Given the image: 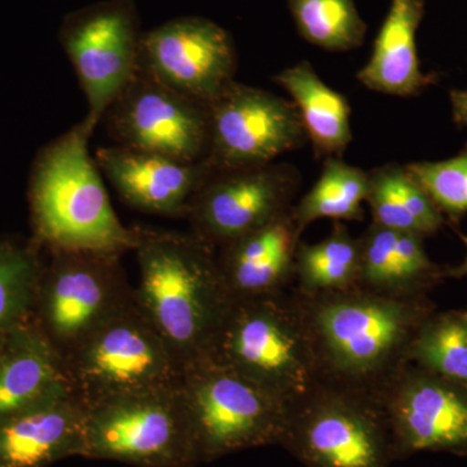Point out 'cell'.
Here are the masks:
<instances>
[{"mask_svg": "<svg viewBox=\"0 0 467 467\" xmlns=\"http://www.w3.org/2000/svg\"><path fill=\"white\" fill-rule=\"evenodd\" d=\"M325 383L378 399L409 364L420 326L436 310L429 296L399 299L361 290L301 295L292 290Z\"/></svg>", "mask_w": 467, "mask_h": 467, "instance_id": "1", "label": "cell"}, {"mask_svg": "<svg viewBox=\"0 0 467 467\" xmlns=\"http://www.w3.org/2000/svg\"><path fill=\"white\" fill-rule=\"evenodd\" d=\"M134 227L138 306L183 368L211 358L234 301L216 250L192 232Z\"/></svg>", "mask_w": 467, "mask_h": 467, "instance_id": "2", "label": "cell"}, {"mask_svg": "<svg viewBox=\"0 0 467 467\" xmlns=\"http://www.w3.org/2000/svg\"><path fill=\"white\" fill-rule=\"evenodd\" d=\"M85 122L45 147L30 177L34 241L46 250L134 251L135 227H126L110 204L97 161L88 153Z\"/></svg>", "mask_w": 467, "mask_h": 467, "instance_id": "3", "label": "cell"}, {"mask_svg": "<svg viewBox=\"0 0 467 467\" xmlns=\"http://www.w3.org/2000/svg\"><path fill=\"white\" fill-rule=\"evenodd\" d=\"M209 358L256 383L285 407L326 384L291 288L234 299Z\"/></svg>", "mask_w": 467, "mask_h": 467, "instance_id": "4", "label": "cell"}, {"mask_svg": "<svg viewBox=\"0 0 467 467\" xmlns=\"http://www.w3.org/2000/svg\"><path fill=\"white\" fill-rule=\"evenodd\" d=\"M84 404V459L135 467L199 465L180 383Z\"/></svg>", "mask_w": 467, "mask_h": 467, "instance_id": "5", "label": "cell"}, {"mask_svg": "<svg viewBox=\"0 0 467 467\" xmlns=\"http://www.w3.org/2000/svg\"><path fill=\"white\" fill-rule=\"evenodd\" d=\"M180 389L199 465L236 451L279 447L287 407L233 368L202 359L183 368Z\"/></svg>", "mask_w": 467, "mask_h": 467, "instance_id": "6", "label": "cell"}, {"mask_svg": "<svg viewBox=\"0 0 467 467\" xmlns=\"http://www.w3.org/2000/svg\"><path fill=\"white\" fill-rule=\"evenodd\" d=\"M279 447L304 467H391L396 461L377 399L330 384L287 407Z\"/></svg>", "mask_w": 467, "mask_h": 467, "instance_id": "7", "label": "cell"}, {"mask_svg": "<svg viewBox=\"0 0 467 467\" xmlns=\"http://www.w3.org/2000/svg\"><path fill=\"white\" fill-rule=\"evenodd\" d=\"M50 252L43 264L33 321L66 358L134 301L121 254L88 250Z\"/></svg>", "mask_w": 467, "mask_h": 467, "instance_id": "8", "label": "cell"}, {"mask_svg": "<svg viewBox=\"0 0 467 467\" xmlns=\"http://www.w3.org/2000/svg\"><path fill=\"white\" fill-rule=\"evenodd\" d=\"M64 361L73 391L84 402L174 386L183 371L135 296Z\"/></svg>", "mask_w": 467, "mask_h": 467, "instance_id": "9", "label": "cell"}, {"mask_svg": "<svg viewBox=\"0 0 467 467\" xmlns=\"http://www.w3.org/2000/svg\"><path fill=\"white\" fill-rule=\"evenodd\" d=\"M140 36L134 0H106L64 18L60 42L85 92L82 121L91 133L134 76Z\"/></svg>", "mask_w": 467, "mask_h": 467, "instance_id": "10", "label": "cell"}, {"mask_svg": "<svg viewBox=\"0 0 467 467\" xmlns=\"http://www.w3.org/2000/svg\"><path fill=\"white\" fill-rule=\"evenodd\" d=\"M208 150L213 171L270 164L308 143L292 101L264 88L234 81L208 106Z\"/></svg>", "mask_w": 467, "mask_h": 467, "instance_id": "11", "label": "cell"}, {"mask_svg": "<svg viewBox=\"0 0 467 467\" xmlns=\"http://www.w3.org/2000/svg\"><path fill=\"white\" fill-rule=\"evenodd\" d=\"M299 169L288 162L213 171L187 209L193 235L214 250L290 213L299 192Z\"/></svg>", "mask_w": 467, "mask_h": 467, "instance_id": "12", "label": "cell"}, {"mask_svg": "<svg viewBox=\"0 0 467 467\" xmlns=\"http://www.w3.org/2000/svg\"><path fill=\"white\" fill-rule=\"evenodd\" d=\"M117 146L184 162L204 160L208 106L190 99L138 67L103 117Z\"/></svg>", "mask_w": 467, "mask_h": 467, "instance_id": "13", "label": "cell"}, {"mask_svg": "<svg viewBox=\"0 0 467 467\" xmlns=\"http://www.w3.org/2000/svg\"><path fill=\"white\" fill-rule=\"evenodd\" d=\"M391 432L395 459L420 451L467 456V389L405 365L377 399Z\"/></svg>", "mask_w": 467, "mask_h": 467, "instance_id": "14", "label": "cell"}, {"mask_svg": "<svg viewBox=\"0 0 467 467\" xmlns=\"http://www.w3.org/2000/svg\"><path fill=\"white\" fill-rule=\"evenodd\" d=\"M138 67L184 97L209 106L235 81L229 33L202 17L173 18L140 36Z\"/></svg>", "mask_w": 467, "mask_h": 467, "instance_id": "15", "label": "cell"}, {"mask_svg": "<svg viewBox=\"0 0 467 467\" xmlns=\"http://www.w3.org/2000/svg\"><path fill=\"white\" fill-rule=\"evenodd\" d=\"M95 161L129 207L173 218L186 217L192 196L213 171L204 161L184 162L117 144L98 150Z\"/></svg>", "mask_w": 467, "mask_h": 467, "instance_id": "16", "label": "cell"}, {"mask_svg": "<svg viewBox=\"0 0 467 467\" xmlns=\"http://www.w3.org/2000/svg\"><path fill=\"white\" fill-rule=\"evenodd\" d=\"M300 242L291 211L218 248V266L234 299L290 290Z\"/></svg>", "mask_w": 467, "mask_h": 467, "instance_id": "17", "label": "cell"}, {"mask_svg": "<svg viewBox=\"0 0 467 467\" xmlns=\"http://www.w3.org/2000/svg\"><path fill=\"white\" fill-rule=\"evenodd\" d=\"M84 451L85 404L76 392L0 420V467H50Z\"/></svg>", "mask_w": 467, "mask_h": 467, "instance_id": "18", "label": "cell"}, {"mask_svg": "<svg viewBox=\"0 0 467 467\" xmlns=\"http://www.w3.org/2000/svg\"><path fill=\"white\" fill-rule=\"evenodd\" d=\"M359 238L358 285L383 296L413 299L450 278L451 266L430 259L425 238L370 223Z\"/></svg>", "mask_w": 467, "mask_h": 467, "instance_id": "19", "label": "cell"}, {"mask_svg": "<svg viewBox=\"0 0 467 467\" xmlns=\"http://www.w3.org/2000/svg\"><path fill=\"white\" fill-rule=\"evenodd\" d=\"M70 392L63 356L30 319L0 349V420Z\"/></svg>", "mask_w": 467, "mask_h": 467, "instance_id": "20", "label": "cell"}, {"mask_svg": "<svg viewBox=\"0 0 467 467\" xmlns=\"http://www.w3.org/2000/svg\"><path fill=\"white\" fill-rule=\"evenodd\" d=\"M425 14L423 0H391L373 54L356 78L368 90L392 97H414L432 82L420 69L417 30Z\"/></svg>", "mask_w": 467, "mask_h": 467, "instance_id": "21", "label": "cell"}, {"mask_svg": "<svg viewBox=\"0 0 467 467\" xmlns=\"http://www.w3.org/2000/svg\"><path fill=\"white\" fill-rule=\"evenodd\" d=\"M273 79L290 95L316 158H342L353 140L347 98L328 88L306 60L285 67Z\"/></svg>", "mask_w": 467, "mask_h": 467, "instance_id": "22", "label": "cell"}, {"mask_svg": "<svg viewBox=\"0 0 467 467\" xmlns=\"http://www.w3.org/2000/svg\"><path fill=\"white\" fill-rule=\"evenodd\" d=\"M367 204L371 223L425 239L447 223L426 190L405 165L396 162L368 171Z\"/></svg>", "mask_w": 467, "mask_h": 467, "instance_id": "23", "label": "cell"}, {"mask_svg": "<svg viewBox=\"0 0 467 467\" xmlns=\"http://www.w3.org/2000/svg\"><path fill=\"white\" fill-rule=\"evenodd\" d=\"M368 192V171L350 165L342 158H326L317 182L292 208L297 233L317 220H365L364 202Z\"/></svg>", "mask_w": 467, "mask_h": 467, "instance_id": "24", "label": "cell"}, {"mask_svg": "<svg viewBox=\"0 0 467 467\" xmlns=\"http://www.w3.org/2000/svg\"><path fill=\"white\" fill-rule=\"evenodd\" d=\"M358 272L359 238L337 221L321 242L299 243L291 288L301 295L349 290L358 285Z\"/></svg>", "mask_w": 467, "mask_h": 467, "instance_id": "25", "label": "cell"}, {"mask_svg": "<svg viewBox=\"0 0 467 467\" xmlns=\"http://www.w3.org/2000/svg\"><path fill=\"white\" fill-rule=\"evenodd\" d=\"M34 239H0V349L33 318L43 264Z\"/></svg>", "mask_w": 467, "mask_h": 467, "instance_id": "26", "label": "cell"}, {"mask_svg": "<svg viewBox=\"0 0 467 467\" xmlns=\"http://www.w3.org/2000/svg\"><path fill=\"white\" fill-rule=\"evenodd\" d=\"M409 364L467 389V309L435 310L411 343Z\"/></svg>", "mask_w": 467, "mask_h": 467, "instance_id": "27", "label": "cell"}, {"mask_svg": "<svg viewBox=\"0 0 467 467\" xmlns=\"http://www.w3.org/2000/svg\"><path fill=\"white\" fill-rule=\"evenodd\" d=\"M292 16L304 39L328 51L359 47L367 26L355 0H287Z\"/></svg>", "mask_w": 467, "mask_h": 467, "instance_id": "28", "label": "cell"}, {"mask_svg": "<svg viewBox=\"0 0 467 467\" xmlns=\"http://www.w3.org/2000/svg\"><path fill=\"white\" fill-rule=\"evenodd\" d=\"M405 167L426 190L447 223L459 225L467 213V143L453 158L410 162Z\"/></svg>", "mask_w": 467, "mask_h": 467, "instance_id": "29", "label": "cell"}, {"mask_svg": "<svg viewBox=\"0 0 467 467\" xmlns=\"http://www.w3.org/2000/svg\"><path fill=\"white\" fill-rule=\"evenodd\" d=\"M450 99L454 124L467 128V90H451Z\"/></svg>", "mask_w": 467, "mask_h": 467, "instance_id": "30", "label": "cell"}, {"mask_svg": "<svg viewBox=\"0 0 467 467\" xmlns=\"http://www.w3.org/2000/svg\"><path fill=\"white\" fill-rule=\"evenodd\" d=\"M460 238L462 239L463 244H465L466 256L461 265L451 266L450 278H462V276H467V234H460Z\"/></svg>", "mask_w": 467, "mask_h": 467, "instance_id": "31", "label": "cell"}]
</instances>
